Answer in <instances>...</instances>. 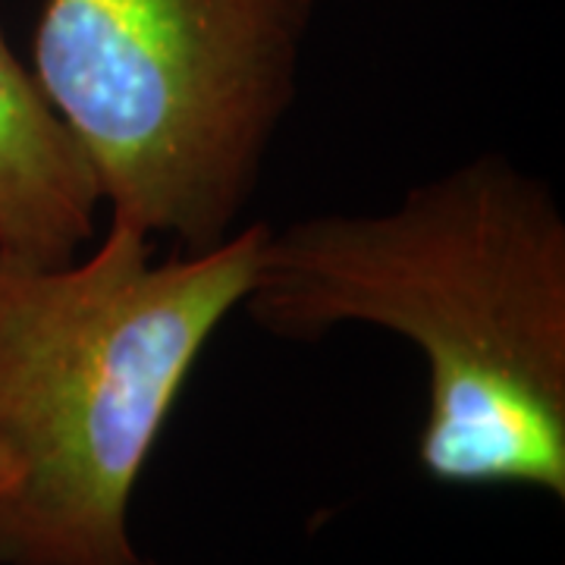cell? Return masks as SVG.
Masks as SVG:
<instances>
[{"label":"cell","mask_w":565,"mask_h":565,"mask_svg":"<svg viewBox=\"0 0 565 565\" xmlns=\"http://www.w3.org/2000/svg\"><path fill=\"white\" fill-rule=\"evenodd\" d=\"M102 204L79 141L0 29V252L44 267L73 262Z\"/></svg>","instance_id":"cell-4"},{"label":"cell","mask_w":565,"mask_h":565,"mask_svg":"<svg viewBox=\"0 0 565 565\" xmlns=\"http://www.w3.org/2000/svg\"><path fill=\"white\" fill-rule=\"evenodd\" d=\"M318 0H44L32 73L110 223L180 255L223 245L299 92Z\"/></svg>","instance_id":"cell-3"},{"label":"cell","mask_w":565,"mask_h":565,"mask_svg":"<svg viewBox=\"0 0 565 565\" xmlns=\"http://www.w3.org/2000/svg\"><path fill=\"white\" fill-rule=\"evenodd\" d=\"M267 230L170 258L122 223L85 262L0 252V565H141V471Z\"/></svg>","instance_id":"cell-2"},{"label":"cell","mask_w":565,"mask_h":565,"mask_svg":"<svg viewBox=\"0 0 565 565\" xmlns=\"http://www.w3.org/2000/svg\"><path fill=\"white\" fill-rule=\"evenodd\" d=\"M141 565H158L154 559H141Z\"/></svg>","instance_id":"cell-5"},{"label":"cell","mask_w":565,"mask_h":565,"mask_svg":"<svg viewBox=\"0 0 565 565\" xmlns=\"http://www.w3.org/2000/svg\"><path fill=\"white\" fill-rule=\"evenodd\" d=\"M239 308L286 343L343 323L405 337L427 367L424 475L565 500V217L505 154L418 182L384 214L267 230Z\"/></svg>","instance_id":"cell-1"}]
</instances>
